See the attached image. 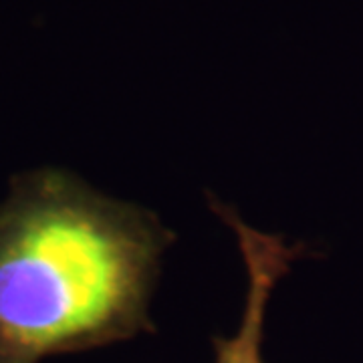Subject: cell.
<instances>
[{"label":"cell","instance_id":"cell-1","mask_svg":"<svg viewBox=\"0 0 363 363\" xmlns=\"http://www.w3.org/2000/svg\"><path fill=\"white\" fill-rule=\"evenodd\" d=\"M172 242L156 214L67 169L14 176L0 204V363L154 333L150 298Z\"/></svg>","mask_w":363,"mask_h":363},{"label":"cell","instance_id":"cell-2","mask_svg":"<svg viewBox=\"0 0 363 363\" xmlns=\"http://www.w3.org/2000/svg\"><path fill=\"white\" fill-rule=\"evenodd\" d=\"M210 208L236 234V242L248 274L242 321L234 335L212 339L214 363H267L262 355L264 317L277 283L291 264L303 257V245H291L281 234H267L248 226L233 206L208 194Z\"/></svg>","mask_w":363,"mask_h":363}]
</instances>
